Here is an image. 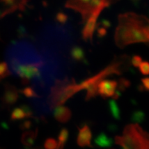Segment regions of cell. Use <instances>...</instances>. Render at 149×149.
I'll return each instance as SVG.
<instances>
[{
	"label": "cell",
	"instance_id": "cell-1",
	"mask_svg": "<svg viewBox=\"0 0 149 149\" xmlns=\"http://www.w3.org/2000/svg\"><path fill=\"white\" fill-rule=\"evenodd\" d=\"M115 31V43L120 48L135 43H148L145 29L149 25V19L133 13L120 15Z\"/></svg>",
	"mask_w": 149,
	"mask_h": 149
},
{
	"label": "cell",
	"instance_id": "cell-13",
	"mask_svg": "<svg viewBox=\"0 0 149 149\" xmlns=\"http://www.w3.org/2000/svg\"><path fill=\"white\" fill-rule=\"evenodd\" d=\"M95 143L100 146H109L111 144V141L105 134L102 133L96 138Z\"/></svg>",
	"mask_w": 149,
	"mask_h": 149
},
{
	"label": "cell",
	"instance_id": "cell-15",
	"mask_svg": "<svg viewBox=\"0 0 149 149\" xmlns=\"http://www.w3.org/2000/svg\"><path fill=\"white\" fill-rule=\"evenodd\" d=\"M109 108L112 115H113L115 119H120V109L117 107V104H116L115 100H111V101L109 102Z\"/></svg>",
	"mask_w": 149,
	"mask_h": 149
},
{
	"label": "cell",
	"instance_id": "cell-14",
	"mask_svg": "<svg viewBox=\"0 0 149 149\" xmlns=\"http://www.w3.org/2000/svg\"><path fill=\"white\" fill-rule=\"evenodd\" d=\"M97 26V35L100 37H104L107 35V29L111 24H110L109 22L108 21H103L100 23V25Z\"/></svg>",
	"mask_w": 149,
	"mask_h": 149
},
{
	"label": "cell",
	"instance_id": "cell-4",
	"mask_svg": "<svg viewBox=\"0 0 149 149\" xmlns=\"http://www.w3.org/2000/svg\"><path fill=\"white\" fill-rule=\"evenodd\" d=\"M128 66H129V61H128V57L123 56L121 57V59L113 61L109 66L106 67L99 73L93 76V77L84 80L80 84H78L79 91L84 89H87L88 87H94V88H97L98 84L106 77L113 74H121L123 70Z\"/></svg>",
	"mask_w": 149,
	"mask_h": 149
},
{
	"label": "cell",
	"instance_id": "cell-12",
	"mask_svg": "<svg viewBox=\"0 0 149 149\" xmlns=\"http://www.w3.org/2000/svg\"><path fill=\"white\" fill-rule=\"evenodd\" d=\"M68 138V131L66 128L61 129L58 136L57 140V149H63L66 143L67 139Z\"/></svg>",
	"mask_w": 149,
	"mask_h": 149
},
{
	"label": "cell",
	"instance_id": "cell-19",
	"mask_svg": "<svg viewBox=\"0 0 149 149\" xmlns=\"http://www.w3.org/2000/svg\"><path fill=\"white\" fill-rule=\"evenodd\" d=\"M68 19V17L66 14L63 13H59L56 16V20L60 24H65Z\"/></svg>",
	"mask_w": 149,
	"mask_h": 149
},
{
	"label": "cell",
	"instance_id": "cell-9",
	"mask_svg": "<svg viewBox=\"0 0 149 149\" xmlns=\"http://www.w3.org/2000/svg\"><path fill=\"white\" fill-rule=\"evenodd\" d=\"M40 65V63H37V64L22 66L18 68V73L21 77L26 78L27 79L36 77L40 74L39 66Z\"/></svg>",
	"mask_w": 149,
	"mask_h": 149
},
{
	"label": "cell",
	"instance_id": "cell-21",
	"mask_svg": "<svg viewBox=\"0 0 149 149\" xmlns=\"http://www.w3.org/2000/svg\"><path fill=\"white\" fill-rule=\"evenodd\" d=\"M141 88L143 90L149 91V77L142 78L141 79Z\"/></svg>",
	"mask_w": 149,
	"mask_h": 149
},
{
	"label": "cell",
	"instance_id": "cell-17",
	"mask_svg": "<svg viewBox=\"0 0 149 149\" xmlns=\"http://www.w3.org/2000/svg\"><path fill=\"white\" fill-rule=\"evenodd\" d=\"M139 71L142 74H149V62L148 61H142L139 65Z\"/></svg>",
	"mask_w": 149,
	"mask_h": 149
},
{
	"label": "cell",
	"instance_id": "cell-7",
	"mask_svg": "<svg viewBox=\"0 0 149 149\" xmlns=\"http://www.w3.org/2000/svg\"><path fill=\"white\" fill-rule=\"evenodd\" d=\"M117 81L113 79H103L97 85V93L104 99L113 97L116 93Z\"/></svg>",
	"mask_w": 149,
	"mask_h": 149
},
{
	"label": "cell",
	"instance_id": "cell-6",
	"mask_svg": "<svg viewBox=\"0 0 149 149\" xmlns=\"http://www.w3.org/2000/svg\"><path fill=\"white\" fill-rule=\"evenodd\" d=\"M104 9L97 8L95 10H94L91 15L88 19L86 20V24L82 30V37L84 40L87 42L90 41L92 42L93 38V33H94L95 29L97 26V19L98 17L100 16V13Z\"/></svg>",
	"mask_w": 149,
	"mask_h": 149
},
{
	"label": "cell",
	"instance_id": "cell-8",
	"mask_svg": "<svg viewBox=\"0 0 149 149\" xmlns=\"http://www.w3.org/2000/svg\"><path fill=\"white\" fill-rule=\"evenodd\" d=\"M92 132L88 125L84 124L79 128L77 141L79 146L81 147H88L91 146Z\"/></svg>",
	"mask_w": 149,
	"mask_h": 149
},
{
	"label": "cell",
	"instance_id": "cell-11",
	"mask_svg": "<svg viewBox=\"0 0 149 149\" xmlns=\"http://www.w3.org/2000/svg\"><path fill=\"white\" fill-rule=\"evenodd\" d=\"M70 56L74 61H79V62H83L86 61L84 51L80 46H75L72 47L70 51Z\"/></svg>",
	"mask_w": 149,
	"mask_h": 149
},
{
	"label": "cell",
	"instance_id": "cell-10",
	"mask_svg": "<svg viewBox=\"0 0 149 149\" xmlns=\"http://www.w3.org/2000/svg\"><path fill=\"white\" fill-rule=\"evenodd\" d=\"M54 117L57 122L66 123L71 118L72 112L69 108L61 106V107L55 108L54 111Z\"/></svg>",
	"mask_w": 149,
	"mask_h": 149
},
{
	"label": "cell",
	"instance_id": "cell-2",
	"mask_svg": "<svg viewBox=\"0 0 149 149\" xmlns=\"http://www.w3.org/2000/svg\"><path fill=\"white\" fill-rule=\"evenodd\" d=\"M115 142L122 149H149V133L137 124H128L122 135L115 137Z\"/></svg>",
	"mask_w": 149,
	"mask_h": 149
},
{
	"label": "cell",
	"instance_id": "cell-22",
	"mask_svg": "<svg viewBox=\"0 0 149 149\" xmlns=\"http://www.w3.org/2000/svg\"><path fill=\"white\" fill-rule=\"evenodd\" d=\"M24 94L28 97H35L37 96L36 93L34 92V91L31 88H26L24 91Z\"/></svg>",
	"mask_w": 149,
	"mask_h": 149
},
{
	"label": "cell",
	"instance_id": "cell-18",
	"mask_svg": "<svg viewBox=\"0 0 149 149\" xmlns=\"http://www.w3.org/2000/svg\"><path fill=\"white\" fill-rule=\"evenodd\" d=\"M45 147L46 149H57V141L55 139L50 138L46 141Z\"/></svg>",
	"mask_w": 149,
	"mask_h": 149
},
{
	"label": "cell",
	"instance_id": "cell-3",
	"mask_svg": "<svg viewBox=\"0 0 149 149\" xmlns=\"http://www.w3.org/2000/svg\"><path fill=\"white\" fill-rule=\"evenodd\" d=\"M79 86L73 79L68 78L57 80L51 88L49 95V104L51 109L61 107L67 100L79 92Z\"/></svg>",
	"mask_w": 149,
	"mask_h": 149
},
{
	"label": "cell",
	"instance_id": "cell-5",
	"mask_svg": "<svg viewBox=\"0 0 149 149\" xmlns=\"http://www.w3.org/2000/svg\"><path fill=\"white\" fill-rule=\"evenodd\" d=\"M115 1V0H68L66 6L80 13L83 23H85L95 10L104 9Z\"/></svg>",
	"mask_w": 149,
	"mask_h": 149
},
{
	"label": "cell",
	"instance_id": "cell-16",
	"mask_svg": "<svg viewBox=\"0 0 149 149\" xmlns=\"http://www.w3.org/2000/svg\"><path fill=\"white\" fill-rule=\"evenodd\" d=\"M130 85V82L128 79H125V78H122L120 79L119 81L117 82V86H118L119 91L121 93V91H123L129 87Z\"/></svg>",
	"mask_w": 149,
	"mask_h": 149
},
{
	"label": "cell",
	"instance_id": "cell-20",
	"mask_svg": "<svg viewBox=\"0 0 149 149\" xmlns=\"http://www.w3.org/2000/svg\"><path fill=\"white\" fill-rule=\"evenodd\" d=\"M141 62H142V59H141L140 56L134 55L133 58H132L131 63H132V65H133L134 67H139Z\"/></svg>",
	"mask_w": 149,
	"mask_h": 149
}]
</instances>
